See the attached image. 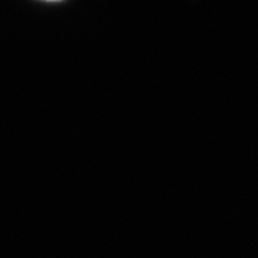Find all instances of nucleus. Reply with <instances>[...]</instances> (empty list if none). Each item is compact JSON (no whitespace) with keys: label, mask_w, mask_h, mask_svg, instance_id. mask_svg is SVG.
Segmentation results:
<instances>
[{"label":"nucleus","mask_w":258,"mask_h":258,"mask_svg":"<svg viewBox=\"0 0 258 258\" xmlns=\"http://www.w3.org/2000/svg\"><path fill=\"white\" fill-rule=\"evenodd\" d=\"M48 2H55V0H48Z\"/></svg>","instance_id":"obj_1"}]
</instances>
